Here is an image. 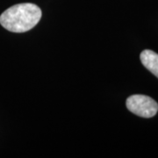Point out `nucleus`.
I'll return each instance as SVG.
<instances>
[{"mask_svg": "<svg viewBox=\"0 0 158 158\" xmlns=\"http://www.w3.org/2000/svg\"><path fill=\"white\" fill-rule=\"evenodd\" d=\"M41 10L32 3H23L11 6L0 16V24L12 33H25L39 23Z\"/></svg>", "mask_w": 158, "mask_h": 158, "instance_id": "1", "label": "nucleus"}, {"mask_svg": "<svg viewBox=\"0 0 158 158\" xmlns=\"http://www.w3.org/2000/svg\"><path fill=\"white\" fill-rule=\"evenodd\" d=\"M131 113L142 118H152L158 112V104L150 97L145 95H132L126 102Z\"/></svg>", "mask_w": 158, "mask_h": 158, "instance_id": "2", "label": "nucleus"}, {"mask_svg": "<svg viewBox=\"0 0 158 158\" xmlns=\"http://www.w3.org/2000/svg\"><path fill=\"white\" fill-rule=\"evenodd\" d=\"M141 63L156 77H158V54L149 49L142 51L140 56Z\"/></svg>", "mask_w": 158, "mask_h": 158, "instance_id": "3", "label": "nucleus"}]
</instances>
